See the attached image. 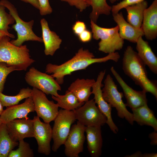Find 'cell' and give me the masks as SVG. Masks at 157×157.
<instances>
[{
    "instance_id": "31",
    "label": "cell",
    "mask_w": 157,
    "mask_h": 157,
    "mask_svg": "<svg viewBox=\"0 0 157 157\" xmlns=\"http://www.w3.org/2000/svg\"><path fill=\"white\" fill-rule=\"evenodd\" d=\"M15 71H18L16 67L9 66L5 63L0 62V92H2L3 91L7 76L10 73Z\"/></svg>"
},
{
    "instance_id": "30",
    "label": "cell",
    "mask_w": 157,
    "mask_h": 157,
    "mask_svg": "<svg viewBox=\"0 0 157 157\" xmlns=\"http://www.w3.org/2000/svg\"><path fill=\"white\" fill-rule=\"evenodd\" d=\"M18 148L13 150L9 153L8 157H33L34 156L33 149L29 144L24 140L19 141Z\"/></svg>"
},
{
    "instance_id": "8",
    "label": "cell",
    "mask_w": 157,
    "mask_h": 157,
    "mask_svg": "<svg viewBox=\"0 0 157 157\" xmlns=\"http://www.w3.org/2000/svg\"><path fill=\"white\" fill-rule=\"evenodd\" d=\"M25 79L26 83L33 88L41 91L47 95L58 97V91L61 87L51 75L42 73L34 67L31 68L26 73Z\"/></svg>"
},
{
    "instance_id": "9",
    "label": "cell",
    "mask_w": 157,
    "mask_h": 157,
    "mask_svg": "<svg viewBox=\"0 0 157 157\" xmlns=\"http://www.w3.org/2000/svg\"><path fill=\"white\" fill-rule=\"evenodd\" d=\"M73 111L76 119L85 126H101L106 123V117L96 106L93 99Z\"/></svg>"
},
{
    "instance_id": "4",
    "label": "cell",
    "mask_w": 157,
    "mask_h": 157,
    "mask_svg": "<svg viewBox=\"0 0 157 157\" xmlns=\"http://www.w3.org/2000/svg\"><path fill=\"white\" fill-rule=\"evenodd\" d=\"M90 23L93 38L96 40L101 39L98 44L99 51L109 54L122 48L124 40L120 36L117 25L106 28L99 26L92 20Z\"/></svg>"
},
{
    "instance_id": "20",
    "label": "cell",
    "mask_w": 157,
    "mask_h": 157,
    "mask_svg": "<svg viewBox=\"0 0 157 157\" xmlns=\"http://www.w3.org/2000/svg\"><path fill=\"white\" fill-rule=\"evenodd\" d=\"M43 42L45 49L44 53L47 56H53L60 48L62 40L56 33L50 29L48 22L44 18L40 20Z\"/></svg>"
},
{
    "instance_id": "15",
    "label": "cell",
    "mask_w": 157,
    "mask_h": 157,
    "mask_svg": "<svg viewBox=\"0 0 157 157\" xmlns=\"http://www.w3.org/2000/svg\"><path fill=\"white\" fill-rule=\"evenodd\" d=\"M6 124L10 138L15 141L33 137V119L28 117L16 119L8 122Z\"/></svg>"
},
{
    "instance_id": "44",
    "label": "cell",
    "mask_w": 157,
    "mask_h": 157,
    "mask_svg": "<svg viewBox=\"0 0 157 157\" xmlns=\"http://www.w3.org/2000/svg\"><path fill=\"white\" fill-rule=\"evenodd\" d=\"M2 123V121L0 117V126Z\"/></svg>"
},
{
    "instance_id": "36",
    "label": "cell",
    "mask_w": 157,
    "mask_h": 157,
    "mask_svg": "<svg viewBox=\"0 0 157 157\" xmlns=\"http://www.w3.org/2000/svg\"><path fill=\"white\" fill-rule=\"evenodd\" d=\"M78 36L81 41L83 42H87L91 40L92 36V33L86 29Z\"/></svg>"
},
{
    "instance_id": "39",
    "label": "cell",
    "mask_w": 157,
    "mask_h": 157,
    "mask_svg": "<svg viewBox=\"0 0 157 157\" xmlns=\"http://www.w3.org/2000/svg\"><path fill=\"white\" fill-rule=\"evenodd\" d=\"M157 156L156 153H146L142 154V157H156Z\"/></svg>"
},
{
    "instance_id": "13",
    "label": "cell",
    "mask_w": 157,
    "mask_h": 157,
    "mask_svg": "<svg viewBox=\"0 0 157 157\" xmlns=\"http://www.w3.org/2000/svg\"><path fill=\"white\" fill-rule=\"evenodd\" d=\"M33 121V137L38 145V152L49 155L51 153L50 142L52 139V129L49 123L42 122L40 117L35 116Z\"/></svg>"
},
{
    "instance_id": "29",
    "label": "cell",
    "mask_w": 157,
    "mask_h": 157,
    "mask_svg": "<svg viewBox=\"0 0 157 157\" xmlns=\"http://www.w3.org/2000/svg\"><path fill=\"white\" fill-rule=\"evenodd\" d=\"M5 7L0 4V31L6 33L10 38H14V35L8 32L10 28L9 25L15 22L13 17L9 13H6Z\"/></svg>"
},
{
    "instance_id": "17",
    "label": "cell",
    "mask_w": 157,
    "mask_h": 157,
    "mask_svg": "<svg viewBox=\"0 0 157 157\" xmlns=\"http://www.w3.org/2000/svg\"><path fill=\"white\" fill-rule=\"evenodd\" d=\"M147 39L152 40L157 37V0H154L145 10L141 27Z\"/></svg>"
},
{
    "instance_id": "35",
    "label": "cell",
    "mask_w": 157,
    "mask_h": 157,
    "mask_svg": "<svg viewBox=\"0 0 157 157\" xmlns=\"http://www.w3.org/2000/svg\"><path fill=\"white\" fill-rule=\"evenodd\" d=\"M72 29L74 34L78 36L86 29V27L84 22L78 20L73 25Z\"/></svg>"
},
{
    "instance_id": "16",
    "label": "cell",
    "mask_w": 157,
    "mask_h": 157,
    "mask_svg": "<svg viewBox=\"0 0 157 157\" xmlns=\"http://www.w3.org/2000/svg\"><path fill=\"white\" fill-rule=\"evenodd\" d=\"M34 111V104L31 97L26 99L22 104L7 107L0 114V117L3 123L6 124L15 119L28 118V115Z\"/></svg>"
},
{
    "instance_id": "25",
    "label": "cell",
    "mask_w": 157,
    "mask_h": 157,
    "mask_svg": "<svg viewBox=\"0 0 157 157\" xmlns=\"http://www.w3.org/2000/svg\"><path fill=\"white\" fill-rule=\"evenodd\" d=\"M53 99L56 101L59 107L68 110H73L84 104L85 102H80L74 94L67 90L63 95L58 97L51 95Z\"/></svg>"
},
{
    "instance_id": "11",
    "label": "cell",
    "mask_w": 157,
    "mask_h": 157,
    "mask_svg": "<svg viewBox=\"0 0 157 157\" xmlns=\"http://www.w3.org/2000/svg\"><path fill=\"white\" fill-rule=\"evenodd\" d=\"M85 127L78 121L71 126L64 144L65 154L67 157H79V154L83 151Z\"/></svg>"
},
{
    "instance_id": "14",
    "label": "cell",
    "mask_w": 157,
    "mask_h": 157,
    "mask_svg": "<svg viewBox=\"0 0 157 157\" xmlns=\"http://www.w3.org/2000/svg\"><path fill=\"white\" fill-rule=\"evenodd\" d=\"M110 70L113 75L122 87L124 95L126 100V106L131 110L143 105L147 104V99L145 91H137L133 89L124 81L113 67H111Z\"/></svg>"
},
{
    "instance_id": "38",
    "label": "cell",
    "mask_w": 157,
    "mask_h": 157,
    "mask_svg": "<svg viewBox=\"0 0 157 157\" xmlns=\"http://www.w3.org/2000/svg\"><path fill=\"white\" fill-rule=\"evenodd\" d=\"M24 2L30 3L33 6L39 10L40 5L38 0H20Z\"/></svg>"
},
{
    "instance_id": "42",
    "label": "cell",
    "mask_w": 157,
    "mask_h": 157,
    "mask_svg": "<svg viewBox=\"0 0 157 157\" xmlns=\"http://www.w3.org/2000/svg\"><path fill=\"white\" fill-rule=\"evenodd\" d=\"M3 107L1 102L0 101V115L3 110Z\"/></svg>"
},
{
    "instance_id": "24",
    "label": "cell",
    "mask_w": 157,
    "mask_h": 157,
    "mask_svg": "<svg viewBox=\"0 0 157 157\" xmlns=\"http://www.w3.org/2000/svg\"><path fill=\"white\" fill-rule=\"evenodd\" d=\"M147 7L148 3L145 0L125 7L127 13V22L136 28H140L144 11Z\"/></svg>"
},
{
    "instance_id": "19",
    "label": "cell",
    "mask_w": 157,
    "mask_h": 157,
    "mask_svg": "<svg viewBox=\"0 0 157 157\" xmlns=\"http://www.w3.org/2000/svg\"><path fill=\"white\" fill-rule=\"evenodd\" d=\"M87 148L92 157H99L102 154L103 139L101 126L85 127Z\"/></svg>"
},
{
    "instance_id": "2",
    "label": "cell",
    "mask_w": 157,
    "mask_h": 157,
    "mask_svg": "<svg viewBox=\"0 0 157 157\" xmlns=\"http://www.w3.org/2000/svg\"><path fill=\"white\" fill-rule=\"evenodd\" d=\"M145 66L133 47L131 46H127L122 59L124 72L142 90L151 93L157 100V81L148 78Z\"/></svg>"
},
{
    "instance_id": "26",
    "label": "cell",
    "mask_w": 157,
    "mask_h": 157,
    "mask_svg": "<svg viewBox=\"0 0 157 157\" xmlns=\"http://www.w3.org/2000/svg\"><path fill=\"white\" fill-rule=\"evenodd\" d=\"M18 144V142L12 140L6 124L2 123L0 126V157H8L9 153Z\"/></svg>"
},
{
    "instance_id": "12",
    "label": "cell",
    "mask_w": 157,
    "mask_h": 157,
    "mask_svg": "<svg viewBox=\"0 0 157 157\" xmlns=\"http://www.w3.org/2000/svg\"><path fill=\"white\" fill-rule=\"evenodd\" d=\"M106 70L101 71L98 75L97 80L92 85V93L94 95V100L100 111L106 116V124L114 133H117L119 129L114 122L111 116L112 107L105 101L102 93L101 88L104 85L102 82L106 73Z\"/></svg>"
},
{
    "instance_id": "28",
    "label": "cell",
    "mask_w": 157,
    "mask_h": 157,
    "mask_svg": "<svg viewBox=\"0 0 157 157\" xmlns=\"http://www.w3.org/2000/svg\"><path fill=\"white\" fill-rule=\"evenodd\" d=\"M32 89L27 87L20 90L17 95L14 96L6 95L0 92V101L3 107H9L18 104L21 100L31 97Z\"/></svg>"
},
{
    "instance_id": "32",
    "label": "cell",
    "mask_w": 157,
    "mask_h": 157,
    "mask_svg": "<svg viewBox=\"0 0 157 157\" xmlns=\"http://www.w3.org/2000/svg\"><path fill=\"white\" fill-rule=\"evenodd\" d=\"M145 0H123L116 5L111 7V12L112 15L119 12L121 9L126 7L135 5Z\"/></svg>"
},
{
    "instance_id": "21",
    "label": "cell",
    "mask_w": 157,
    "mask_h": 157,
    "mask_svg": "<svg viewBox=\"0 0 157 157\" xmlns=\"http://www.w3.org/2000/svg\"><path fill=\"white\" fill-rule=\"evenodd\" d=\"M136 43V49L140 58L154 74H157V58L152 51L149 42L140 37Z\"/></svg>"
},
{
    "instance_id": "23",
    "label": "cell",
    "mask_w": 157,
    "mask_h": 157,
    "mask_svg": "<svg viewBox=\"0 0 157 157\" xmlns=\"http://www.w3.org/2000/svg\"><path fill=\"white\" fill-rule=\"evenodd\" d=\"M133 121L140 126L152 127L157 131V119L153 111L146 104L132 109Z\"/></svg>"
},
{
    "instance_id": "1",
    "label": "cell",
    "mask_w": 157,
    "mask_h": 157,
    "mask_svg": "<svg viewBox=\"0 0 157 157\" xmlns=\"http://www.w3.org/2000/svg\"><path fill=\"white\" fill-rule=\"evenodd\" d=\"M93 54L88 49L80 48L75 55L70 59L60 65L47 64L46 67L45 72L52 76L60 85L64 82L65 77L69 75L74 72L85 69L90 65L96 63L105 62L112 60L117 62L120 56L118 52L108 54L103 57L95 58Z\"/></svg>"
},
{
    "instance_id": "3",
    "label": "cell",
    "mask_w": 157,
    "mask_h": 157,
    "mask_svg": "<svg viewBox=\"0 0 157 157\" xmlns=\"http://www.w3.org/2000/svg\"><path fill=\"white\" fill-rule=\"evenodd\" d=\"M10 40V38L7 35L0 40V62L15 67L18 71H26L35 60L31 58L26 45L17 46Z\"/></svg>"
},
{
    "instance_id": "5",
    "label": "cell",
    "mask_w": 157,
    "mask_h": 157,
    "mask_svg": "<svg viewBox=\"0 0 157 157\" xmlns=\"http://www.w3.org/2000/svg\"><path fill=\"white\" fill-rule=\"evenodd\" d=\"M0 4L4 6L9 10V13L14 19L15 24L12 26L17 32V38L10 41L13 45L18 47L22 45L25 41H32L43 42L42 38L38 36L32 30L34 21L32 20L28 22L23 20L19 16L15 6L7 0H1Z\"/></svg>"
},
{
    "instance_id": "10",
    "label": "cell",
    "mask_w": 157,
    "mask_h": 157,
    "mask_svg": "<svg viewBox=\"0 0 157 157\" xmlns=\"http://www.w3.org/2000/svg\"><path fill=\"white\" fill-rule=\"evenodd\" d=\"M31 97L37 116L46 123H50L54 121L59 111V107L57 104L53 101L49 100L46 94L35 88L32 89Z\"/></svg>"
},
{
    "instance_id": "33",
    "label": "cell",
    "mask_w": 157,
    "mask_h": 157,
    "mask_svg": "<svg viewBox=\"0 0 157 157\" xmlns=\"http://www.w3.org/2000/svg\"><path fill=\"white\" fill-rule=\"evenodd\" d=\"M62 1L67 2L70 6H74L82 12L87 7L89 6L86 0H60Z\"/></svg>"
},
{
    "instance_id": "6",
    "label": "cell",
    "mask_w": 157,
    "mask_h": 157,
    "mask_svg": "<svg viewBox=\"0 0 157 157\" xmlns=\"http://www.w3.org/2000/svg\"><path fill=\"white\" fill-rule=\"evenodd\" d=\"M104 83L102 91L104 100L112 107L115 108L119 117L125 118L130 124L133 125L134 121L132 113L127 110L126 104L122 100L124 94L118 91L117 86L110 74L107 75Z\"/></svg>"
},
{
    "instance_id": "22",
    "label": "cell",
    "mask_w": 157,
    "mask_h": 157,
    "mask_svg": "<svg viewBox=\"0 0 157 157\" xmlns=\"http://www.w3.org/2000/svg\"><path fill=\"white\" fill-rule=\"evenodd\" d=\"M95 81L94 79L77 78L72 82L68 90L71 91L80 102L89 100L92 94L91 88Z\"/></svg>"
},
{
    "instance_id": "37",
    "label": "cell",
    "mask_w": 157,
    "mask_h": 157,
    "mask_svg": "<svg viewBox=\"0 0 157 157\" xmlns=\"http://www.w3.org/2000/svg\"><path fill=\"white\" fill-rule=\"evenodd\" d=\"M149 137L151 140L150 144L152 145L157 144V131H154L150 133Z\"/></svg>"
},
{
    "instance_id": "43",
    "label": "cell",
    "mask_w": 157,
    "mask_h": 157,
    "mask_svg": "<svg viewBox=\"0 0 157 157\" xmlns=\"http://www.w3.org/2000/svg\"><path fill=\"white\" fill-rule=\"evenodd\" d=\"M119 0H109L110 2L112 3H113L116 1H117Z\"/></svg>"
},
{
    "instance_id": "7",
    "label": "cell",
    "mask_w": 157,
    "mask_h": 157,
    "mask_svg": "<svg viewBox=\"0 0 157 157\" xmlns=\"http://www.w3.org/2000/svg\"><path fill=\"white\" fill-rule=\"evenodd\" d=\"M76 120L73 110L63 109L59 110L54 121L52 129V139L53 144L52 150L57 152L64 144L69 133L72 124Z\"/></svg>"
},
{
    "instance_id": "18",
    "label": "cell",
    "mask_w": 157,
    "mask_h": 157,
    "mask_svg": "<svg viewBox=\"0 0 157 157\" xmlns=\"http://www.w3.org/2000/svg\"><path fill=\"white\" fill-rule=\"evenodd\" d=\"M113 19L117 24L120 37L130 42L136 43L139 38L144 36L141 28H136L126 22L122 12L113 14Z\"/></svg>"
},
{
    "instance_id": "34",
    "label": "cell",
    "mask_w": 157,
    "mask_h": 157,
    "mask_svg": "<svg viewBox=\"0 0 157 157\" xmlns=\"http://www.w3.org/2000/svg\"><path fill=\"white\" fill-rule=\"evenodd\" d=\"M40 5V13L41 15L50 14L52 12L49 0H38Z\"/></svg>"
},
{
    "instance_id": "40",
    "label": "cell",
    "mask_w": 157,
    "mask_h": 157,
    "mask_svg": "<svg viewBox=\"0 0 157 157\" xmlns=\"http://www.w3.org/2000/svg\"><path fill=\"white\" fill-rule=\"evenodd\" d=\"M126 156L130 157H142V154L141 153L140 151H138L131 155L128 156Z\"/></svg>"
},
{
    "instance_id": "41",
    "label": "cell",
    "mask_w": 157,
    "mask_h": 157,
    "mask_svg": "<svg viewBox=\"0 0 157 157\" xmlns=\"http://www.w3.org/2000/svg\"><path fill=\"white\" fill-rule=\"evenodd\" d=\"M6 35L8 36L6 33L0 31V40L4 36Z\"/></svg>"
},
{
    "instance_id": "27",
    "label": "cell",
    "mask_w": 157,
    "mask_h": 157,
    "mask_svg": "<svg viewBox=\"0 0 157 157\" xmlns=\"http://www.w3.org/2000/svg\"><path fill=\"white\" fill-rule=\"evenodd\" d=\"M89 6H91L92 11L90 18L96 23L100 15L102 14L109 15L111 13V6L107 3L106 0H86Z\"/></svg>"
}]
</instances>
